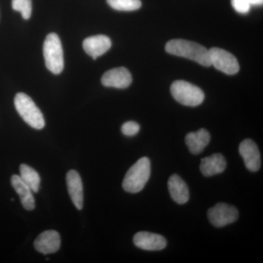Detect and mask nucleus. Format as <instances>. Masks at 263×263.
Here are the masks:
<instances>
[{
    "label": "nucleus",
    "instance_id": "obj_23",
    "mask_svg": "<svg viewBox=\"0 0 263 263\" xmlns=\"http://www.w3.org/2000/svg\"><path fill=\"white\" fill-rule=\"evenodd\" d=\"M248 2L251 5H256V6L263 4V0H248Z\"/></svg>",
    "mask_w": 263,
    "mask_h": 263
},
{
    "label": "nucleus",
    "instance_id": "obj_19",
    "mask_svg": "<svg viewBox=\"0 0 263 263\" xmlns=\"http://www.w3.org/2000/svg\"><path fill=\"white\" fill-rule=\"evenodd\" d=\"M108 4L114 10L119 11H133L141 8V0H107Z\"/></svg>",
    "mask_w": 263,
    "mask_h": 263
},
{
    "label": "nucleus",
    "instance_id": "obj_20",
    "mask_svg": "<svg viewBox=\"0 0 263 263\" xmlns=\"http://www.w3.org/2000/svg\"><path fill=\"white\" fill-rule=\"evenodd\" d=\"M12 8L20 12L22 17L27 20L32 15V0H12Z\"/></svg>",
    "mask_w": 263,
    "mask_h": 263
},
{
    "label": "nucleus",
    "instance_id": "obj_1",
    "mask_svg": "<svg viewBox=\"0 0 263 263\" xmlns=\"http://www.w3.org/2000/svg\"><path fill=\"white\" fill-rule=\"evenodd\" d=\"M165 51L174 56L193 60L204 67L212 66L209 50L197 43L182 39L172 40L166 44Z\"/></svg>",
    "mask_w": 263,
    "mask_h": 263
},
{
    "label": "nucleus",
    "instance_id": "obj_4",
    "mask_svg": "<svg viewBox=\"0 0 263 263\" xmlns=\"http://www.w3.org/2000/svg\"><path fill=\"white\" fill-rule=\"evenodd\" d=\"M43 55L46 67L54 74L61 73L64 69V53L61 41L55 33L48 34L43 44Z\"/></svg>",
    "mask_w": 263,
    "mask_h": 263
},
{
    "label": "nucleus",
    "instance_id": "obj_21",
    "mask_svg": "<svg viewBox=\"0 0 263 263\" xmlns=\"http://www.w3.org/2000/svg\"><path fill=\"white\" fill-rule=\"evenodd\" d=\"M140 130V125L136 122H127L124 123L122 127L123 134L126 136H134L138 134Z\"/></svg>",
    "mask_w": 263,
    "mask_h": 263
},
{
    "label": "nucleus",
    "instance_id": "obj_11",
    "mask_svg": "<svg viewBox=\"0 0 263 263\" xmlns=\"http://www.w3.org/2000/svg\"><path fill=\"white\" fill-rule=\"evenodd\" d=\"M34 248L40 253H55L60 248L61 238L55 230H46L40 234L34 240Z\"/></svg>",
    "mask_w": 263,
    "mask_h": 263
},
{
    "label": "nucleus",
    "instance_id": "obj_2",
    "mask_svg": "<svg viewBox=\"0 0 263 263\" xmlns=\"http://www.w3.org/2000/svg\"><path fill=\"white\" fill-rule=\"evenodd\" d=\"M151 163L148 157H142L128 170L123 181V189L129 193L141 192L149 179Z\"/></svg>",
    "mask_w": 263,
    "mask_h": 263
},
{
    "label": "nucleus",
    "instance_id": "obj_7",
    "mask_svg": "<svg viewBox=\"0 0 263 263\" xmlns=\"http://www.w3.org/2000/svg\"><path fill=\"white\" fill-rule=\"evenodd\" d=\"M208 217L213 226L222 228L238 220V212L233 205L219 202L208 211Z\"/></svg>",
    "mask_w": 263,
    "mask_h": 263
},
{
    "label": "nucleus",
    "instance_id": "obj_10",
    "mask_svg": "<svg viewBox=\"0 0 263 263\" xmlns=\"http://www.w3.org/2000/svg\"><path fill=\"white\" fill-rule=\"evenodd\" d=\"M133 242L138 248L147 251L162 250L167 246V241L162 235L145 231L136 233Z\"/></svg>",
    "mask_w": 263,
    "mask_h": 263
},
{
    "label": "nucleus",
    "instance_id": "obj_5",
    "mask_svg": "<svg viewBox=\"0 0 263 263\" xmlns=\"http://www.w3.org/2000/svg\"><path fill=\"white\" fill-rule=\"evenodd\" d=\"M171 92L176 101L186 106L200 105L205 99V95L202 89L185 81H176L173 83Z\"/></svg>",
    "mask_w": 263,
    "mask_h": 263
},
{
    "label": "nucleus",
    "instance_id": "obj_6",
    "mask_svg": "<svg viewBox=\"0 0 263 263\" xmlns=\"http://www.w3.org/2000/svg\"><path fill=\"white\" fill-rule=\"evenodd\" d=\"M211 65L227 75H235L240 70L238 60L230 52L219 48L209 50Z\"/></svg>",
    "mask_w": 263,
    "mask_h": 263
},
{
    "label": "nucleus",
    "instance_id": "obj_12",
    "mask_svg": "<svg viewBox=\"0 0 263 263\" xmlns=\"http://www.w3.org/2000/svg\"><path fill=\"white\" fill-rule=\"evenodd\" d=\"M66 181L72 202L78 210H81L84 205V190L80 175L77 171L71 170L67 173Z\"/></svg>",
    "mask_w": 263,
    "mask_h": 263
},
{
    "label": "nucleus",
    "instance_id": "obj_9",
    "mask_svg": "<svg viewBox=\"0 0 263 263\" xmlns=\"http://www.w3.org/2000/svg\"><path fill=\"white\" fill-rule=\"evenodd\" d=\"M239 153L249 171L252 172L259 171L261 166L260 153L257 144L252 140L245 139L240 143Z\"/></svg>",
    "mask_w": 263,
    "mask_h": 263
},
{
    "label": "nucleus",
    "instance_id": "obj_18",
    "mask_svg": "<svg viewBox=\"0 0 263 263\" xmlns=\"http://www.w3.org/2000/svg\"><path fill=\"white\" fill-rule=\"evenodd\" d=\"M20 177L26 184L28 185L33 193L39 191L41 185V177L37 171L26 164H21Z\"/></svg>",
    "mask_w": 263,
    "mask_h": 263
},
{
    "label": "nucleus",
    "instance_id": "obj_15",
    "mask_svg": "<svg viewBox=\"0 0 263 263\" xmlns=\"http://www.w3.org/2000/svg\"><path fill=\"white\" fill-rule=\"evenodd\" d=\"M170 195L173 200L177 203H186L190 199V191L186 183L177 174H174L170 177L168 183Z\"/></svg>",
    "mask_w": 263,
    "mask_h": 263
},
{
    "label": "nucleus",
    "instance_id": "obj_17",
    "mask_svg": "<svg viewBox=\"0 0 263 263\" xmlns=\"http://www.w3.org/2000/svg\"><path fill=\"white\" fill-rule=\"evenodd\" d=\"M11 184L15 192L20 197L22 205L26 210L32 211L35 207V200L33 196V192L28 185L18 175H13L11 177Z\"/></svg>",
    "mask_w": 263,
    "mask_h": 263
},
{
    "label": "nucleus",
    "instance_id": "obj_3",
    "mask_svg": "<svg viewBox=\"0 0 263 263\" xmlns=\"http://www.w3.org/2000/svg\"><path fill=\"white\" fill-rule=\"evenodd\" d=\"M14 104L19 115L30 127L36 129H41L45 127L42 112L28 95L18 93L15 95Z\"/></svg>",
    "mask_w": 263,
    "mask_h": 263
},
{
    "label": "nucleus",
    "instance_id": "obj_8",
    "mask_svg": "<svg viewBox=\"0 0 263 263\" xmlns=\"http://www.w3.org/2000/svg\"><path fill=\"white\" fill-rule=\"evenodd\" d=\"M133 81L130 72L124 67H117L107 71L101 79L102 84L106 87L126 89Z\"/></svg>",
    "mask_w": 263,
    "mask_h": 263
},
{
    "label": "nucleus",
    "instance_id": "obj_16",
    "mask_svg": "<svg viewBox=\"0 0 263 263\" xmlns=\"http://www.w3.org/2000/svg\"><path fill=\"white\" fill-rule=\"evenodd\" d=\"M211 136L205 129L188 133L185 138V143L189 150L193 155H199L203 152L204 148L209 145Z\"/></svg>",
    "mask_w": 263,
    "mask_h": 263
},
{
    "label": "nucleus",
    "instance_id": "obj_22",
    "mask_svg": "<svg viewBox=\"0 0 263 263\" xmlns=\"http://www.w3.org/2000/svg\"><path fill=\"white\" fill-rule=\"evenodd\" d=\"M231 4L235 11L240 14L248 13L250 10L251 5L249 4L248 0H231Z\"/></svg>",
    "mask_w": 263,
    "mask_h": 263
},
{
    "label": "nucleus",
    "instance_id": "obj_13",
    "mask_svg": "<svg viewBox=\"0 0 263 263\" xmlns=\"http://www.w3.org/2000/svg\"><path fill=\"white\" fill-rule=\"evenodd\" d=\"M111 41L105 35H95L87 37L83 43L84 51L95 60L111 47Z\"/></svg>",
    "mask_w": 263,
    "mask_h": 263
},
{
    "label": "nucleus",
    "instance_id": "obj_14",
    "mask_svg": "<svg viewBox=\"0 0 263 263\" xmlns=\"http://www.w3.org/2000/svg\"><path fill=\"white\" fill-rule=\"evenodd\" d=\"M226 167L227 162L224 156L221 154H214L202 159L200 169L204 176L210 177L224 172Z\"/></svg>",
    "mask_w": 263,
    "mask_h": 263
}]
</instances>
